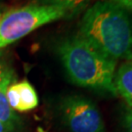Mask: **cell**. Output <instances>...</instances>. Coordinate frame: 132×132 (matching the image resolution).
Wrapping results in <instances>:
<instances>
[{
    "instance_id": "6da1fadb",
    "label": "cell",
    "mask_w": 132,
    "mask_h": 132,
    "mask_svg": "<svg viewBox=\"0 0 132 132\" xmlns=\"http://www.w3.org/2000/svg\"><path fill=\"white\" fill-rule=\"evenodd\" d=\"M77 35L112 60L132 57L131 15L109 2L101 0L86 10Z\"/></svg>"
},
{
    "instance_id": "7a4b0ae2",
    "label": "cell",
    "mask_w": 132,
    "mask_h": 132,
    "mask_svg": "<svg viewBox=\"0 0 132 132\" xmlns=\"http://www.w3.org/2000/svg\"><path fill=\"white\" fill-rule=\"evenodd\" d=\"M56 50L71 82L80 87L118 95L113 83L117 61L97 51L78 35L62 39Z\"/></svg>"
},
{
    "instance_id": "3957f363",
    "label": "cell",
    "mask_w": 132,
    "mask_h": 132,
    "mask_svg": "<svg viewBox=\"0 0 132 132\" xmlns=\"http://www.w3.org/2000/svg\"><path fill=\"white\" fill-rule=\"evenodd\" d=\"M68 16L65 10L45 4H30L10 10L0 18V49L18 41L44 24Z\"/></svg>"
},
{
    "instance_id": "277c9868",
    "label": "cell",
    "mask_w": 132,
    "mask_h": 132,
    "mask_svg": "<svg viewBox=\"0 0 132 132\" xmlns=\"http://www.w3.org/2000/svg\"><path fill=\"white\" fill-rule=\"evenodd\" d=\"M61 116L71 132H106L97 106L82 96H69L62 101Z\"/></svg>"
},
{
    "instance_id": "5b68a950",
    "label": "cell",
    "mask_w": 132,
    "mask_h": 132,
    "mask_svg": "<svg viewBox=\"0 0 132 132\" xmlns=\"http://www.w3.org/2000/svg\"><path fill=\"white\" fill-rule=\"evenodd\" d=\"M13 76L14 72L12 71L0 81V121L10 130L15 132L20 124V118L10 107L6 97V91L13 79Z\"/></svg>"
},
{
    "instance_id": "8992f818",
    "label": "cell",
    "mask_w": 132,
    "mask_h": 132,
    "mask_svg": "<svg viewBox=\"0 0 132 132\" xmlns=\"http://www.w3.org/2000/svg\"><path fill=\"white\" fill-rule=\"evenodd\" d=\"M113 83L117 93L120 95L129 108L132 109V62L125 63L119 67L116 71Z\"/></svg>"
},
{
    "instance_id": "52a82bcc",
    "label": "cell",
    "mask_w": 132,
    "mask_h": 132,
    "mask_svg": "<svg viewBox=\"0 0 132 132\" xmlns=\"http://www.w3.org/2000/svg\"><path fill=\"white\" fill-rule=\"evenodd\" d=\"M18 97L19 105L17 111L19 112H28L35 109L38 106V96L32 85L28 80H22L20 82L14 83Z\"/></svg>"
},
{
    "instance_id": "ba28073f",
    "label": "cell",
    "mask_w": 132,
    "mask_h": 132,
    "mask_svg": "<svg viewBox=\"0 0 132 132\" xmlns=\"http://www.w3.org/2000/svg\"><path fill=\"white\" fill-rule=\"evenodd\" d=\"M41 4L65 10L68 15L77 14L88 5L90 0H40Z\"/></svg>"
},
{
    "instance_id": "9c48e42d",
    "label": "cell",
    "mask_w": 132,
    "mask_h": 132,
    "mask_svg": "<svg viewBox=\"0 0 132 132\" xmlns=\"http://www.w3.org/2000/svg\"><path fill=\"white\" fill-rule=\"evenodd\" d=\"M106 1L111 4H113L118 6L119 8H122L127 12H132V0H102Z\"/></svg>"
},
{
    "instance_id": "30bf717a",
    "label": "cell",
    "mask_w": 132,
    "mask_h": 132,
    "mask_svg": "<svg viewBox=\"0 0 132 132\" xmlns=\"http://www.w3.org/2000/svg\"><path fill=\"white\" fill-rule=\"evenodd\" d=\"M123 125L126 132H132V109L127 108L123 113Z\"/></svg>"
},
{
    "instance_id": "8fae6325",
    "label": "cell",
    "mask_w": 132,
    "mask_h": 132,
    "mask_svg": "<svg viewBox=\"0 0 132 132\" xmlns=\"http://www.w3.org/2000/svg\"><path fill=\"white\" fill-rule=\"evenodd\" d=\"M12 70L5 64L2 60H0V81L4 78L6 76H8L10 72H12Z\"/></svg>"
},
{
    "instance_id": "7c38bea8",
    "label": "cell",
    "mask_w": 132,
    "mask_h": 132,
    "mask_svg": "<svg viewBox=\"0 0 132 132\" xmlns=\"http://www.w3.org/2000/svg\"><path fill=\"white\" fill-rule=\"evenodd\" d=\"M0 132H13L12 130H10L7 126H5L3 123L0 121Z\"/></svg>"
},
{
    "instance_id": "4fadbf2b",
    "label": "cell",
    "mask_w": 132,
    "mask_h": 132,
    "mask_svg": "<svg viewBox=\"0 0 132 132\" xmlns=\"http://www.w3.org/2000/svg\"><path fill=\"white\" fill-rule=\"evenodd\" d=\"M1 16H2V14H1V13H0V18H1Z\"/></svg>"
},
{
    "instance_id": "5bb4252c",
    "label": "cell",
    "mask_w": 132,
    "mask_h": 132,
    "mask_svg": "<svg viewBox=\"0 0 132 132\" xmlns=\"http://www.w3.org/2000/svg\"><path fill=\"white\" fill-rule=\"evenodd\" d=\"M130 59H131V60H132V57H131V58H130Z\"/></svg>"
}]
</instances>
